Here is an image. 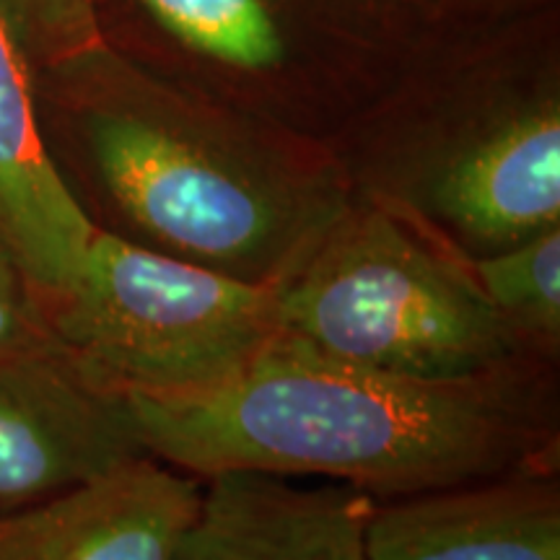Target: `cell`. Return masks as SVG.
<instances>
[{
	"instance_id": "obj_1",
	"label": "cell",
	"mask_w": 560,
	"mask_h": 560,
	"mask_svg": "<svg viewBox=\"0 0 560 560\" xmlns=\"http://www.w3.org/2000/svg\"><path fill=\"white\" fill-rule=\"evenodd\" d=\"M125 405L145 452L195 478L322 475L389 501L560 472L558 363L537 359L416 380L332 359L280 332L221 387L128 395Z\"/></svg>"
},
{
	"instance_id": "obj_2",
	"label": "cell",
	"mask_w": 560,
	"mask_h": 560,
	"mask_svg": "<svg viewBox=\"0 0 560 560\" xmlns=\"http://www.w3.org/2000/svg\"><path fill=\"white\" fill-rule=\"evenodd\" d=\"M229 122L166 102L107 100L79 117L96 231L244 283L280 289L350 187Z\"/></svg>"
},
{
	"instance_id": "obj_3",
	"label": "cell",
	"mask_w": 560,
	"mask_h": 560,
	"mask_svg": "<svg viewBox=\"0 0 560 560\" xmlns=\"http://www.w3.org/2000/svg\"><path fill=\"white\" fill-rule=\"evenodd\" d=\"M278 314L285 335L332 359L416 380L532 359L465 257L361 192H350L280 285Z\"/></svg>"
},
{
	"instance_id": "obj_4",
	"label": "cell",
	"mask_w": 560,
	"mask_h": 560,
	"mask_svg": "<svg viewBox=\"0 0 560 560\" xmlns=\"http://www.w3.org/2000/svg\"><path fill=\"white\" fill-rule=\"evenodd\" d=\"M55 338L115 395L221 387L283 332L278 289L244 283L94 231L68 293L47 304Z\"/></svg>"
},
{
	"instance_id": "obj_5",
	"label": "cell",
	"mask_w": 560,
	"mask_h": 560,
	"mask_svg": "<svg viewBox=\"0 0 560 560\" xmlns=\"http://www.w3.org/2000/svg\"><path fill=\"white\" fill-rule=\"evenodd\" d=\"M143 454L125 397L91 382L62 346L0 359V514Z\"/></svg>"
},
{
	"instance_id": "obj_6",
	"label": "cell",
	"mask_w": 560,
	"mask_h": 560,
	"mask_svg": "<svg viewBox=\"0 0 560 560\" xmlns=\"http://www.w3.org/2000/svg\"><path fill=\"white\" fill-rule=\"evenodd\" d=\"M202 478L151 454L0 514V560H174Z\"/></svg>"
},
{
	"instance_id": "obj_7",
	"label": "cell",
	"mask_w": 560,
	"mask_h": 560,
	"mask_svg": "<svg viewBox=\"0 0 560 560\" xmlns=\"http://www.w3.org/2000/svg\"><path fill=\"white\" fill-rule=\"evenodd\" d=\"M376 503L340 480L301 488L289 475L221 470L202 478L174 560H369Z\"/></svg>"
},
{
	"instance_id": "obj_8",
	"label": "cell",
	"mask_w": 560,
	"mask_h": 560,
	"mask_svg": "<svg viewBox=\"0 0 560 560\" xmlns=\"http://www.w3.org/2000/svg\"><path fill=\"white\" fill-rule=\"evenodd\" d=\"M94 231L42 132L24 45L0 0V236L45 306L75 283Z\"/></svg>"
},
{
	"instance_id": "obj_9",
	"label": "cell",
	"mask_w": 560,
	"mask_h": 560,
	"mask_svg": "<svg viewBox=\"0 0 560 560\" xmlns=\"http://www.w3.org/2000/svg\"><path fill=\"white\" fill-rule=\"evenodd\" d=\"M369 560H560V472H516L376 503Z\"/></svg>"
},
{
	"instance_id": "obj_10",
	"label": "cell",
	"mask_w": 560,
	"mask_h": 560,
	"mask_svg": "<svg viewBox=\"0 0 560 560\" xmlns=\"http://www.w3.org/2000/svg\"><path fill=\"white\" fill-rule=\"evenodd\" d=\"M470 268L524 353L560 363V226L470 260Z\"/></svg>"
},
{
	"instance_id": "obj_11",
	"label": "cell",
	"mask_w": 560,
	"mask_h": 560,
	"mask_svg": "<svg viewBox=\"0 0 560 560\" xmlns=\"http://www.w3.org/2000/svg\"><path fill=\"white\" fill-rule=\"evenodd\" d=\"M174 37L202 58L240 73H268L285 58L265 0H138Z\"/></svg>"
},
{
	"instance_id": "obj_12",
	"label": "cell",
	"mask_w": 560,
	"mask_h": 560,
	"mask_svg": "<svg viewBox=\"0 0 560 560\" xmlns=\"http://www.w3.org/2000/svg\"><path fill=\"white\" fill-rule=\"evenodd\" d=\"M24 50L45 66L73 70L104 58L107 47L94 0H3Z\"/></svg>"
},
{
	"instance_id": "obj_13",
	"label": "cell",
	"mask_w": 560,
	"mask_h": 560,
	"mask_svg": "<svg viewBox=\"0 0 560 560\" xmlns=\"http://www.w3.org/2000/svg\"><path fill=\"white\" fill-rule=\"evenodd\" d=\"M60 348L45 299L0 236V359Z\"/></svg>"
}]
</instances>
